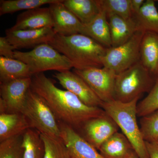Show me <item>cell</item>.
<instances>
[{
	"label": "cell",
	"instance_id": "obj_6",
	"mask_svg": "<svg viewBox=\"0 0 158 158\" xmlns=\"http://www.w3.org/2000/svg\"><path fill=\"white\" fill-rule=\"evenodd\" d=\"M21 113L28 119L32 128L41 134L60 138L59 121L48 105L30 88Z\"/></svg>",
	"mask_w": 158,
	"mask_h": 158
},
{
	"label": "cell",
	"instance_id": "obj_18",
	"mask_svg": "<svg viewBox=\"0 0 158 158\" xmlns=\"http://www.w3.org/2000/svg\"><path fill=\"white\" fill-rule=\"evenodd\" d=\"M84 34L103 46L112 47L110 26L106 14L100 8V11L92 21L84 24Z\"/></svg>",
	"mask_w": 158,
	"mask_h": 158
},
{
	"label": "cell",
	"instance_id": "obj_7",
	"mask_svg": "<svg viewBox=\"0 0 158 158\" xmlns=\"http://www.w3.org/2000/svg\"><path fill=\"white\" fill-rule=\"evenodd\" d=\"M144 32L138 31L123 44L107 48L103 58V67L110 69L118 74L139 62L141 41Z\"/></svg>",
	"mask_w": 158,
	"mask_h": 158
},
{
	"label": "cell",
	"instance_id": "obj_32",
	"mask_svg": "<svg viewBox=\"0 0 158 158\" xmlns=\"http://www.w3.org/2000/svg\"><path fill=\"white\" fill-rule=\"evenodd\" d=\"M145 144L149 158H158V142L150 143L145 141Z\"/></svg>",
	"mask_w": 158,
	"mask_h": 158
},
{
	"label": "cell",
	"instance_id": "obj_11",
	"mask_svg": "<svg viewBox=\"0 0 158 158\" xmlns=\"http://www.w3.org/2000/svg\"><path fill=\"white\" fill-rule=\"evenodd\" d=\"M53 77L65 90L73 94L85 104L89 106L101 108L103 102L87 83L73 71L67 70L56 73Z\"/></svg>",
	"mask_w": 158,
	"mask_h": 158
},
{
	"label": "cell",
	"instance_id": "obj_10",
	"mask_svg": "<svg viewBox=\"0 0 158 158\" xmlns=\"http://www.w3.org/2000/svg\"><path fill=\"white\" fill-rule=\"evenodd\" d=\"M118 129L115 122L106 113L103 116L86 121L76 131L99 150L102 144L113 134L118 132Z\"/></svg>",
	"mask_w": 158,
	"mask_h": 158
},
{
	"label": "cell",
	"instance_id": "obj_31",
	"mask_svg": "<svg viewBox=\"0 0 158 158\" xmlns=\"http://www.w3.org/2000/svg\"><path fill=\"white\" fill-rule=\"evenodd\" d=\"M14 46L9 42L7 37H0V56L9 59H15Z\"/></svg>",
	"mask_w": 158,
	"mask_h": 158
},
{
	"label": "cell",
	"instance_id": "obj_2",
	"mask_svg": "<svg viewBox=\"0 0 158 158\" xmlns=\"http://www.w3.org/2000/svg\"><path fill=\"white\" fill-rule=\"evenodd\" d=\"M48 44L69 60L73 69L103 67V58L107 48L86 35L56 34Z\"/></svg>",
	"mask_w": 158,
	"mask_h": 158
},
{
	"label": "cell",
	"instance_id": "obj_20",
	"mask_svg": "<svg viewBox=\"0 0 158 158\" xmlns=\"http://www.w3.org/2000/svg\"><path fill=\"white\" fill-rule=\"evenodd\" d=\"M132 150V146L127 138L118 132L105 141L99 149L104 158H125Z\"/></svg>",
	"mask_w": 158,
	"mask_h": 158
},
{
	"label": "cell",
	"instance_id": "obj_5",
	"mask_svg": "<svg viewBox=\"0 0 158 158\" xmlns=\"http://www.w3.org/2000/svg\"><path fill=\"white\" fill-rule=\"evenodd\" d=\"M15 59L26 63L33 75L49 70H70L72 65L67 58L49 44L37 46L29 52L15 51Z\"/></svg>",
	"mask_w": 158,
	"mask_h": 158
},
{
	"label": "cell",
	"instance_id": "obj_28",
	"mask_svg": "<svg viewBox=\"0 0 158 158\" xmlns=\"http://www.w3.org/2000/svg\"><path fill=\"white\" fill-rule=\"evenodd\" d=\"M23 134L0 142V158H24Z\"/></svg>",
	"mask_w": 158,
	"mask_h": 158
},
{
	"label": "cell",
	"instance_id": "obj_26",
	"mask_svg": "<svg viewBox=\"0 0 158 158\" xmlns=\"http://www.w3.org/2000/svg\"><path fill=\"white\" fill-rule=\"evenodd\" d=\"M99 2L107 16L116 15L125 19L133 18L131 0H99Z\"/></svg>",
	"mask_w": 158,
	"mask_h": 158
},
{
	"label": "cell",
	"instance_id": "obj_35",
	"mask_svg": "<svg viewBox=\"0 0 158 158\" xmlns=\"http://www.w3.org/2000/svg\"><path fill=\"white\" fill-rule=\"evenodd\" d=\"M157 2H158V1H157Z\"/></svg>",
	"mask_w": 158,
	"mask_h": 158
},
{
	"label": "cell",
	"instance_id": "obj_27",
	"mask_svg": "<svg viewBox=\"0 0 158 158\" xmlns=\"http://www.w3.org/2000/svg\"><path fill=\"white\" fill-rule=\"evenodd\" d=\"M40 134L45 144V154L44 158H71L61 138Z\"/></svg>",
	"mask_w": 158,
	"mask_h": 158
},
{
	"label": "cell",
	"instance_id": "obj_9",
	"mask_svg": "<svg viewBox=\"0 0 158 158\" xmlns=\"http://www.w3.org/2000/svg\"><path fill=\"white\" fill-rule=\"evenodd\" d=\"M31 78L0 83V114L21 113L31 88Z\"/></svg>",
	"mask_w": 158,
	"mask_h": 158
},
{
	"label": "cell",
	"instance_id": "obj_23",
	"mask_svg": "<svg viewBox=\"0 0 158 158\" xmlns=\"http://www.w3.org/2000/svg\"><path fill=\"white\" fill-rule=\"evenodd\" d=\"M155 1L146 0L138 14L133 17L139 31L158 34V11Z\"/></svg>",
	"mask_w": 158,
	"mask_h": 158
},
{
	"label": "cell",
	"instance_id": "obj_3",
	"mask_svg": "<svg viewBox=\"0 0 158 158\" xmlns=\"http://www.w3.org/2000/svg\"><path fill=\"white\" fill-rule=\"evenodd\" d=\"M140 97L129 102L113 100L103 102L101 108L112 118L126 137L139 158H149L145 141L137 120Z\"/></svg>",
	"mask_w": 158,
	"mask_h": 158
},
{
	"label": "cell",
	"instance_id": "obj_21",
	"mask_svg": "<svg viewBox=\"0 0 158 158\" xmlns=\"http://www.w3.org/2000/svg\"><path fill=\"white\" fill-rule=\"evenodd\" d=\"M63 4L83 24L90 22L100 11L99 0H63Z\"/></svg>",
	"mask_w": 158,
	"mask_h": 158
},
{
	"label": "cell",
	"instance_id": "obj_15",
	"mask_svg": "<svg viewBox=\"0 0 158 158\" xmlns=\"http://www.w3.org/2000/svg\"><path fill=\"white\" fill-rule=\"evenodd\" d=\"M53 27V20L49 8H38L19 15L14 26L15 30H37Z\"/></svg>",
	"mask_w": 158,
	"mask_h": 158
},
{
	"label": "cell",
	"instance_id": "obj_29",
	"mask_svg": "<svg viewBox=\"0 0 158 158\" xmlns=\"http://www.w3.org/2000/svg\"><path fill=\"white\" fill-rule=\"evenodd\" d=\"M140 130L145 141L158 142V110L141 117Z\"/></svg>",
	"mask_w": 158,
	"mask_h": 158
},
{
	"label": "cell",
	"instance_id": "obj_25",
	"mask_svg": "<svg viewBox=\"0 0 158 158\" xmlns=\"http://www.w3.org/2000/svg\"><path fill=\"white\" fill-rule=\"evenodd\" d=\"M57 1L58 0H1L0 15L40 8L44 5H49Z\"/></svg>",
	"mask_w": 158,
	"mask_h": 158
},
{
	"label": "cell",
	"instance_id": "obj_33",
	"mask_svg": "<svg viewBox=\"0 0 158 158\" xmlns=\"http://www.w3.org/2000/svg\"><path fill=\"white\" fill-rule=\"evenodd\" d=\"M145 2L144 0H131V9L133 17L138 14Z\"/></svg>",
	"mask_w": 158,
	"mask_h": 158
},
{
	"label": "cell",
	"instance_id": "obj_34",
	"mask_svg": "<svg viewBox=\"0 0 158 158\" xmlns=\"http://www.w3.org/2000/svg\"><path fill=\"white\" fill-rule=\"evenodd\" d=\"M125 158H139L135 151L132 150Z\"/></svg>",
	"mask_w": 158,
	"mask_h": 158
},
{
	"label": "cell",
	"instance_id": "obj_8",
	"mask_svg": "<svg viewBox=\"0 0 158 158\" xmlns=\"http://www.w3.org/2000/svg\"><path fill=\"white\" fill-rule=\"evenodd\" d=\"M73 71L81 77L103 102L114 100L116 74L106 67L89 68Z\"/></svg>",
	"mask_w": 158,
	"mask_h": 158
},
{
	"label": "cell",
	"instance_id": "obj_19",
	"mask_svg": "<svg viewBox=\"0 0 158 158\" xmlns=\"http://www.w3.org/2000/svg\"><path fill=\"white\" fill-rule=\"evenodd\" d=\"M140 61L156 77L158 75V34L144 32L140 47Z\"/></svg>",
	"mask_w": 158,
	"mask_h": 158
},
{
	"label": "cell",
	"instance_id": "obj_13",
	"mask_svg": "<svg viewBox=\"0 0 158 158\" xmlns=\"http://www.w3.org/2000/svg\"><path fill=\"white\" fill-rule=\"evenodd\" d=\"M60 138L71 158H104L98 149L85 140L75 130L59 122Z\"/></svg>",
	"mask_w": 158,
	"mask_h": 158
},
{
	"label": "cell",
	"instance_id": "obj_17",
	"mask_svg": "<svg viewBox=\"0 0 158 158\" xmlns=\"http://www.w3.org/2000/svg\"><path fill=\"white\" fill-rule=\"evenodd\" d=\"M32 128L28 119L22 113L0 114V142L22 135Z\"/></svg>",
	"mask_w": 158,
	"mask_h": 158
},
{
	"label": "cell",
	"instance_id": "obj_30",
	"mask_svg": "<svg viewBox=\"0 0 158 158\" xmlns=\"http://www.w3.org/2000/svg\"><path fill=\"white\" fill-rule=\"evenodd\" d=\"M158 110V76L147 96L137 105V116L144 117Z\"/></svg>",
	"mask_w": 158,
	"mask_h": 158
},
{
	"label": "cell",
	"instance_id": "obj_22",
	"mask_svg": "<svg viewBox=\"0 0 158 158\" xmlns=\"http://www.w3.org/2000/svg\"><path fill=\"white\" fill-rule=\"evenodd\" d=\"M32 76L29 66L24 62L0 56V83Z\"/></svg>",
	"mask_w": 158,
	"mask_h": 158
},
{
	"label": "cell",
	"instance_id": "obj_12",
	"mask_svg": "<svg viewBox=\"0 0 158 158\" xmlns=\"http://www.w3.org/2000/svg\"><path fill=\"white\" fill-rule=\"evenodd\" d=\"M63 1L58 0L49 5L55 34L65 36L84 34V24L64 6Z\"/></svg>",
	"mask_w": 158,
	"mask_h": 158
},
{
	"label": "cell",
	"instance_id": "obj_1",
	"mask_svg": "<svg viewBox=\"0 0 158 158\" xmlns=\"http://www.w3.org/2000/svg\"><path fill=\"white\" fill-rule=\"evenodd\" d=\"M31 89L48 105L58 121L77 131L91 118L103 116L102 108L87 106L73 94L57 88L44 73L32 77Z\"/></svg>",
	"mask_w": 158,
	"mask_h": 158
},
{
	"label": "cell",
	"instance_id": "obj_4",
	"mask_svg": "<svg viewBox=\"0 0 158 158\" xmlns=\"http://www.w3.org/2000/svg\"><path fill=\"white\" fill-rule=\"evenodd\" d=\"M156 77L139 61L116 75L114 100L129 102L152 89Z\"/></svg>",
	"mask_w": 158,
	"mask_h": 158
},
{
	"label": "cell",
	"instance_id": "obj_14",
	"mask_svg": "<svg viewBox=\"0 0 158 158\" xmlns=\"http://www.w3.org/2000/svg\"><path fill=\"white\" fill-rule=\"evenodd\" d=\"M55 34L51 27L27 30H15L10 28L6 31V37L15 49L34 48L43 44H48Z\"/></svg>",
	"mask_w": 158,
	"mask_h": 158
},
{
	"label": "cell",
	"instance_id": "obj_24",
	"mask_svg": "<svg viewBox=\"0 0 158 158\" xmlns=\"http://www.w3.org/2000/svg\"><path fill=\"white\" fill-rule=\"evenodd\" d=\"M24 158H44L45 144L41 134L37 130L29 128L23 134Z\"/></svg>",
	"mask_w": 158,
	"mask_h": 158
},
{
	"label": "cell",
	"instance_id": "obj_36",
	"mask_svg": "<svg viewBox=\"0 0 158 158\" xmlns=\"http://www.w3.org/2000/svg\"></svg>",
	"mask_w": 158,
	"mask_h": 158
},
{
	"label": "cell",
	"instance_id": "obj_16",
	"mask_svg": "<svg viewBox=\"0 0 158 158\" xmlns=\"http://www.w3.org/2000/svg\"><path fill=\"white\" fill-rule=\"evenodd\" d=\"M107 17L111 34V47L123 44L139 31L134 18L125 19L116 15H110Z\"/></svg>",
	"mask_w": 158,
	"mask_h": 158
}]
</instances>
